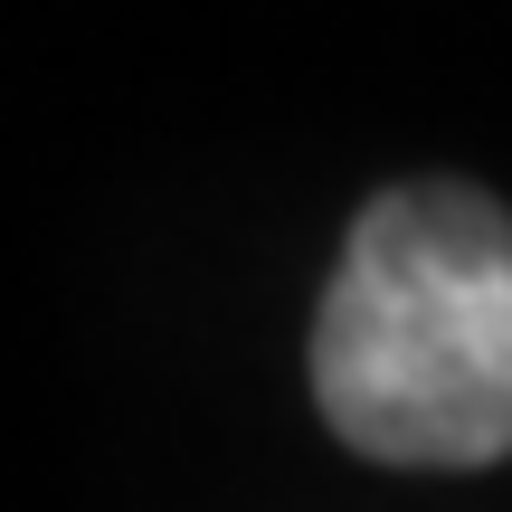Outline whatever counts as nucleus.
Returning a JSON list of instances; mask_svg holds the SVG:
<instances>
[{
    "label": "nucleus",
    "instance_id": "nucleus-1",
    "mask_svg": "<svg viewBox=\"0 0 512 512\" xmlns=\"http://www.w3.org/2000/svg\"><path fill=\"white\" fill-rule=\"evenodd\" d=\"M313 408L370 465L512 456V219L465 181H399L351 219L313 313Z\"/></svg>",
    "mask_w": 512,
    "mask_h": 512
}]
</instances>
